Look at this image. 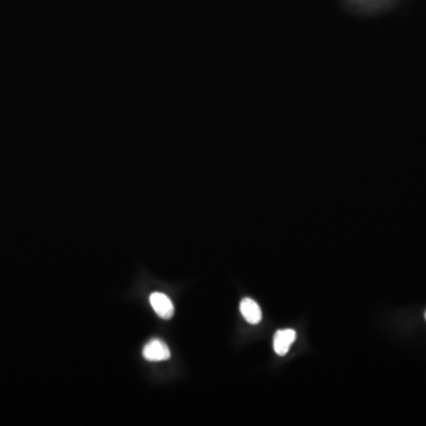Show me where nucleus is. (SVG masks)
Returning <instances> with one entry per match:
<instances>
[{"label":"nucleus","mask_w":426,"mask_h":426,"mask_svg":"<svg viewBox=\"0 0 426 426\" xmlns=\"http://www.w3.org/2000/svg\"><path fill=\"white\" fill-rule=\"evenodd\" d=\"M425 320H426V312H425Z\"/></svg>","instance_id":"obj_5"},{"label":"nucleus","mask_w":426,"mask_h":426,"mask_svg":"<svg viewBox=\"0 0 426 426\" xmlns=\"http://www.w3.org/2000/svg\"><path fill=\"white\" fill-rule=\"evenodd\" d=\"M296 331L294 329H282L276 331L273 336V350L278 355L283 357L288 353L292 343H295Z\"/></svg>","instance_id":"obj_3"},{"label":"nucleus","mask_w":426,"mask_h":426,"mask_svg":"<svg viewBox=\"0 0 426 426\" xmlns=\"http://www.w3.org/2000/svg\"><path fill=\"white\" fill-rule=\"evenodd\" d=\"M150 302L155 310V313L164 319V320H170L174 314V307L172 303L171 300L168 296L165 295L162 292H153L150 296Z\"/></svg>","instance_id":"obj_2"},{"label":"nucleus","mask_w":426,"mask_h":426,"mask_svg":"<svg viewBox=\"0 0 426 426\" xmlns=\"http://www.w3.org/2000/svg\"><path fill=\"white\" fill-rule=\"evenodd\" d=\"M143 357L148 361H165L171 357V350L161 340L154 339L143 348Z\"/></svg>","instance_id":"obj_1"},{"label":"nucleus","mask_w":426,"mask_h":426,"mask_svg":"<svg viewBox=\"0 0 426 426\" xmlns=\"http://www.w3.org/2000/svg\"><path fill=\"white\" fill-rule=\"evenodd\" d=\"M241 313L249 324H257L262 320V310L252 299H243L241 302Z\"/></svg>","instance_id":"obj_4"}]
</instances>
